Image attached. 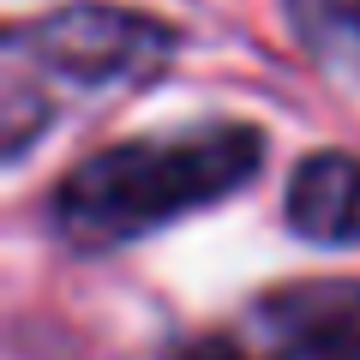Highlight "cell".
I'll list each match as a JSON object with an SVG mask.
<instances>
[{"mask_svg":"<svg viewBox=\"0 0 360 360\" xmlns=\"http://www.w3.org/2000/svg\"><path fill=\"white\" fill-rule=\"evenodd\" d=\"M258 162H264V132L240 120L108 144L60 174V186L49 193V229L72 252H115L139 234L222 205L258 174Z\"/></svg>","mask_w":360,"mask_h":360,"instance_id":"6da1fadb","label":"cell"},{"mask_svg":"<svg viewBox=\"0 0 360 360\" xmlns=\"http://www.w3.org/2000/svg\"><path fill=\"white\" fill-rule=\"evenodd\" d=\"M174 54V30L162 18L72 0L60 13L25 18L0 42V144L6 156H25L42 127L60 120V108L96 103L108 90H132L156 78Z\"/></svg>","mask_w":360,"mask_h":360,"instance_id":"7a4b0ae2","label":"cell"},{"mask_svg":"<svg viewBox=\"0 0 360 360\" xmlns=\"http://www.w3.org/2000/svg\"><path fill=\"white\" fill-rule=\"evenodd\" d=\"M348 336H360V283H288L180 336L162 360H330Z\"/></svg>","mask_w":360,"mask_h":360,"instance_id":"3957f363","label":"cell"},{"mask_svg":"<svg viewBox=\"0 0 360 360\" xmlns=\"http://www.w3.org/2000/svg\"><path fill=\"white\" fill-rule=\"evenodd\" d=\"M283 217L300 240L324 246H360V156L319 150L288 174Z\"/></svg>","mask_w":360,"mask_h":360,"instance_id":"277c9868","label":"cell"},{"mask_svg":"<svg viewBox=\"0 0 360 360\" xmlns=\"http://www.w3.org/2000/svg\"><path fill=\"white\" fill-rule=\"evenodd\" d=\"M300 49L330 78L360 90V0H283Z\"/></svg>","mask_w":360,"mask_h":360,"instance_id":"5b68a950","label":"cell"},{"mask_svg":"<svg viewBox=\"0 0 360 360\" xmlns=\"http://www.w3.org/2000/svg\"><path fill=\"white\" fill-rule=\"evenodd\" d=\"M330 360H360V336H348V342H342V348H336V354H330Z\"/></svg>","mask_w":360,"mask_h":360,"instance_id":"8992f818","label":"cell"}]
</instances>
